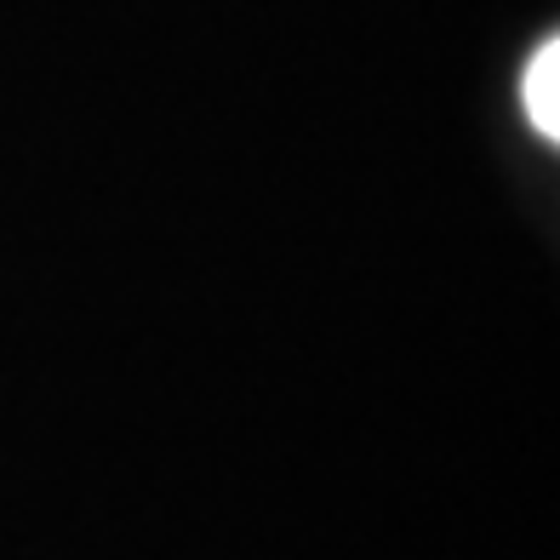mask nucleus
Listing matches in <instances>:
<instances>
[{"instance_id": "nucleus-1", "label": "nucleus", "mask_w": 560, "mask_h": 560, "mask_svg": "<svg viewBox=\"0 0 560 560\" xmlns=\"http://www.w3.org/2000/svg\"><path fill=\"white\" fill-rule=\"evenodd\" d=\"M498 132L509 138L526 172H549L560 155V23L538 18L503 46L487 81Z\"/></svg>"}]
</instances>
